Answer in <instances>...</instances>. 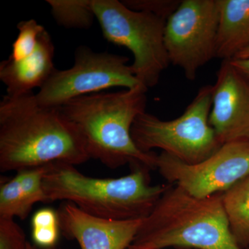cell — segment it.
Listing matches in <instances>:
<instances>
[{
  "label": "cell",
  "mask_w": 249,
  "mask_h": 249,
  "mask_svg": "<svg viewBox=\"0 0 249 249\" xmlns=\"http://www.w3.org/2000/svg\"><path fill=\"white\" fill-rule=\"evenodd\" d=\"M90 159L74 126L58 107H45L31 92L0 103V170L19 171Z\"/></svg>",
  "instance_id": "cell-1"
},
{
  "label": "cell",
  "mask_w": 249,
  "mask_h": 249,
  "mask_svg": "<svg viewBox=\"0 0 249 249\" xmlns=\"http://www.w3.org/2000/svg\"><path fill=\"white\" fill-rule=\"evenodd\" d=\"M147 90L139 88L93 93L58 108L76 129L90 159L111 169L127 163L157 169L158 155L142 151L131 134L134 121L145 111Z\"/></svg>",
  "instance_id": "cell-2"
},
{
  "label": "cell",
  "mask_w": 249,
  "mask_h": 249,
  "mask_svg": "<svg viewBox=\"0 0 249 249\" xmlns=\"http://www.w3.org/2000/svg\"><path fill=\"white\" fill-rule=\"evenodd\" d=\"M133 171L116 178H89L75 165H46L43 185L49 202H71L87 213L112 220H135L148 217L172 184L152 185L150 168L134 165Z\"/></svg>",
  "instance_id": "cell-3"
},
{
  "label": "cell",
  "mask_w": 249,
  "mask_h": 249,
  "mask_svg": "<svg viewBox=\"0 0 249 249\" xmlns=\"http://www.w3.org/2000/svg\"><path fill=\"white\" fill-rule=\"evenodd\" d=\"M173 186L144 219L132 246L142 249H242L229 228L224 193L198 198Z\"/></svg>",
  "instance_id": "cell-4"
},
{
  "label": "cell",
  "mask_w": 249,
  "mask_h": 249,
  "mask_svg": "<svg viewBox=\"0 0 249 249\" xmlns=\"http://www.w3.org/2000/svg\"><path fill=\"white\" fill-rule=\"evenodd\" d=\"M213 85L201 87L182 115L163 121L142 113L131 130L137 146L144 152L158 148L178 160L196 164L217 151L222 144L209 122Z\"/></svg>",
  "instance_id": "cell-5"
},
{
  "label": "cell",
  "mask_w": 249,
  "mask_h": 249,
  "mask_svg": "<svg viewBox=\"0 0 249 249\" xmlns=\"http://www.w3.org/2000/svg\"><path fill=\"white\" fill-rule=\"evenodd\" d=\"M95 17L109 42L133 54L134 76L147 89L160 81L170 65L164 42V18L129 9L118 0H91Z\"/></svg>",
  "instance_id": "cell-6"
},
{
  "label": "cell",
  "mask_w": 249,
  "mask_h": 249,
  "mask_svg": "<svg viewBox=\"0 0 249 249\" xmlns=\"http://www.w3.org/2000/svg\"><path fill=\"white\" fill-rule=\"evenodd\" d=\"M128 61L127 57L98 53L81 46L76 49L73 66L56 69L36 93V101L45 107H60L74 98L110 88H145L134 76Z\"/></svg>",
  "instance_id": "cell-7"
},
{
  "label": "cell",
  "mask_w": 249,
  "mask_h": 249,
  "mask_svg": "<svg viewBox=\"0 0 249 249\" xmlns=\"http://www.w3.org/2000/svg\"><path fill=\"white\" fill-rule=\"evenodd\" d=\"M218 0H183L165 24L164 42L170 64L193 81L198 71L216 58Z\"/></svg>",
  "instance_id": "cell-8"
},
{
  "label": "cell",
  "mask_w": 249,
  "mask_h": 249,
  "mask_svg": "<svg viewBox=\"0 0 249 249\" xmlns=\"http://www.w3.org/2000/svg\"><path fill=\"white\" fill-rule=\"evenodd\" d=\"M157 169L170 184L196 197L225 193L249 175V141L224 144L213 155L196 164L162 152L157 156Z\"/></svg>",
  "instance_id": "cell-9"
},
{
  "label": "cell",
  "mask_w": 249,
  "mask_h": 249,
  "mask_svg": "<svg viewBox=\"0 0 249 249\" xmlns=\"http://www.w3.org/2000/svg\"><path fill=\"white\" fill-rule=\"evenodd\" d=\"M209 122L222 145L249 141V75L230 60L218 70Z\"/></svg>",
  "instance_id": "cell-10"
},
{
  "label": "cell",
  "mask_w": 249,
  "mask_h": 249,
  "mask_svg": "<svg viewBox=\"0 0 249 249\" xmlns=\"http://www.w3.org/2000/svg\"><path fill=\"white\" fill-rule=\"evenodd\" d=\"M60 230L76 240L81 249H127L134 242L144 219L112 220L91 215L68 201L58 211Z\"/></svg>",
  "instance_id": "cell-11"
},
{
  "label": "cell",
  "mask_w": 249,
  "mask_h": 249,
  "mask_svg": "<svg viewBox=\"0 0 249 249\" xmlns=\"http://www.w3.org/2000/svg\"><path fill=\"white\" fill-rule=\"evenodd\" d=\"M54 47L52 37L45 30L41 34L35 52L18 61L8 58L0 64V80L6 88V96L15 97L39 89L56 69L53 65Z\"/></svg>",
  "instance_id": "cell-12"
},
{
  "label": "cell",
  "mask_w": 249,
  "mask_h": 249,
  "mask_svg": "<svg viewBox=\"0 0 249 249\" xmlns=\"http://www.w3.org/2000/svg\"><path fill=\"white\" fill-rule=\"evenodd\" d=\"M218 6L216 58L232 60L249 49V0H218Z\"/></svg>",
  "instance_id": "cell-13"
},
{
  "label": "cell",
  "mask_w": 249,
  "mask_h": 249,
  "mask_svg": "<svg viewBox=\"0 0 249 249\" xmlns=\"http://www.w3.org/2000/svg\"><path fill=\"white\" fill-rule=\"evenodd\" d=\"M229 228L237 245L249 242V175L223 194Z\"/></svg>",
  "instance_id": "cell-14"
},
{
  "label": "cell",
  "mask_w": 249,
  "mask_h": 249,
  "mask_svg": "<svg viewBox=\"0 0 249 249\" xmlns=\"http://www.w3.org/2000/svg\"><path fill=\"white\" fill-rule=\"evenodd\" d=\"M55 22L66 29H89L95 17L91 0H47Z\"/></svg>",
  "instance_id": "cell-15"
},
{
  "label": "cell",
  "mask_w": 249,
  "mask_h": 249,
  "mask_svg": "<svg viewBox=\"0 0 249 249\" xmlns=\"http://www.w3.org/2000/svg\"><path fill=\"white\" fill-rule=\"evenodd\" d=\"M32 238L42 249L54 247L58 240L60 225L57 211L49 208L39 210L31 219Z\"/></svg>",
  "instance_id": "cell-16"
},
{
  "label": "cell",
  "mask_w": 249,
  "mask_h": 249,
  "mask_svg": "<svg viewBox=\"0 0 249 249\" xmlns=\"http://www.w3.org/2000/svg\"><path fill=\"white\" fill-rule=\"evenodd\" d=\"M31 210L27 207L20 181L16 175L0 187V217H18L24 220Z\"/></svg>",
  "instance_id": "cell-17"
},
{
  "label": "cell",
  "mask_w": 249,
  "mask_h": 249,
  "mask_svg": "<svg viewBox=\"0 0 249 249\" xmlns=\"http://www.w3.org/2000/svg\"><path fill=\"white\" fill-rule=\"evenodd\" d=\"M19 34L12 46V52L9 59L18 61L27 58L35 52L41 34L45 27L35 19L22 21L17 26Z\"/></svg>",
  "instance_id": "cell-18"
},
{
  "label": "cell",
  "mask_w": 249,
  "mask_h": 249,
  "mask_svg": "<svg viewBox=\"0 0 249 249\" xmlns=\"http://www.w3.org/2000/svg\"><path fill=\"white\" fill-rule=\"evenodd\" d=\"M46 170V166H42L17 172L26 204L30 210L36 203H49L43 185Z\"/></svg>",
  "instance_id": "cell-19"
},
{
  "label": "cell",
  "mask_w": 249,
  "mask_h": 249,
  "mask_svg": "<svg viewBox=\"0 0 249 249\" xmlns=\"http://www.w3.org/2000/svg\"><path fill=\"white\" fill-rule=\"evenodd\" d=\"M28 242L14 219L0 217V249H27Z\"/></svg>",
  "instance_id": "cell-20"
},
{
  "label": "cell",
  "mask_w": 249,
  "mask_h": 249,
  "mask_svg": "<svg viewBox=\"0 0 249 249\" xmlns=\"http://www.w3.org/2000/svg\"><path fill=\"white\" fill-rule=\"evenodd\" d=\"M181 1L175 0H124L122 2L134 11L150 13L168 19L178 9Z\"/></svg>",
  "instance_id": "cell-21"
},
{
  "label": "cell",
  "mask_w": 249,
  "mask_h": 249,
  "mask_svg": "<svg viewBox=\"0 0 249 249\" xmlns=\"http://www.w3.org/2000/svg\"><path fill=\"white\" fill-rule=\"evenodd\" d=\"M229 60L234 66L237 67L241 71L249 75V58H235Z\"/></svg>",
  "instance_id": "cell-22"
},
{
  "label": "cell",
  "mask_w": 249,
  "mask_h": 249,
  "mask_svg": "<svg viewBox=\"0 0 249 249\" xmlns=\"http://www.w3.org/2000/svg\"><path fill=\"white\" fill-rule=\"evenodd\" d=\"M249 58V49H246L243 52H241L239 53L235 58ZM233 58V59H235Z\"/></svg>",
  "instance_id": "cell-23"
},
{
  "label": "cell",
  "mask_w": 249,
  "mask_h": 249,
  "mask_svg": "<svg viewBox=\"0 0 249 249\" xmlns=\"http://www.w3.org/2000/svg\"><path fill=\"white\" fill-rule=\"evenodd\" d=\"M27 249H59L55 248V247H52V248H48V249H42L40 248V247H37V246H34L31 245L30 242H28Z\"/></svg>",
  "instance_id": "cell-24"
},
{
  "label": "cell",
  "mask_w": 249,
  "mask_h": 249,
  "mask_svg": "<svg viewBox=\"0 0 249 249\" xmlns=\"http://www.w3.org/2000/svg\"><path fill=\"white\" fill-rule=\"evenodd\" d=\"M127 249H142L137 248V247H134V246H132V245H131L130 246H129L128 248H127Z\"/></svg>",
  "instance_id": "cell-25"
}]
</instances>
